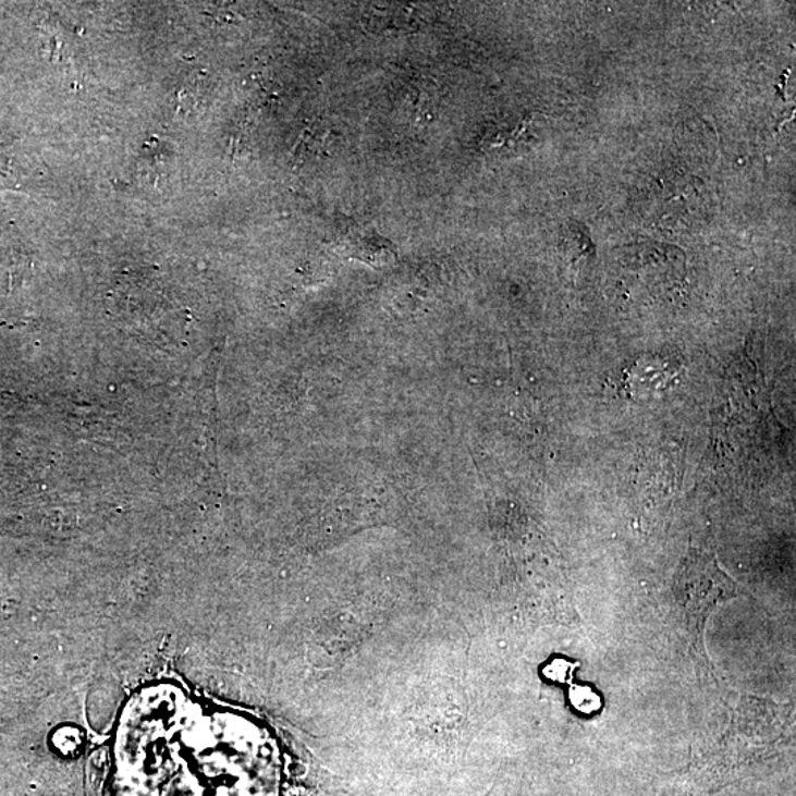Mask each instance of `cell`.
Listing matches in <instances>:
<instances>
[{
  "label": "cell",
  "instance_id": "1",
  "mask_svg": "<svg viewBox=\"0 0 796 796\" xmlns=\"http://www.w3.org/2000/svg\"><path fill=\"white\" fill-rule=\"evenodd\" d=\"M194 712L185 698L172 696V703L152 720L160 732H122L117 756L120 796L268 795L260 771L217 749L207 732H198Z\"/></svg>",
  "mask_w": 796,
  "mask_h": 796
},
{
  "label": "cell",
  "instance_id": "2",
  "mask_svg": "<svg viewBox=\"0 0 796 796\" xmlns=\"http://www.w3.org/2000/svg\"><path fill=\"white\" fill-rule=\"evenodd\" d=\"M736 595L735 581L723 573L714 558L701 550L686 554L675 575L674 596L696 636L702 632L708 616Z\"/></svg>",
  "mask_w": 796,
  "mask_h": 796
}]
</instances>
